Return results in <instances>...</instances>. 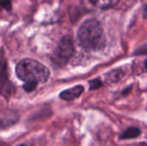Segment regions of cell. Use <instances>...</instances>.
<instances>
[{"mask_svg":"<svg viewBox=\"0 0 147 146\" xmlns=\"http://www.w3.org/2000/svg\"><path fill=\"white\" fill-rule=\"evenodd\" d=\"M79 45L88 51H99L105 46L104 31L96 19L86 20L78 31Z\"/></svg>","mask_w":147,"mask_h":146,"instance_id":"obj_1","label":"cell"},{"mask_svg":"<svg viewBox=\"0 0 147 146\" xmlns=\"http://www.w3.org/2000/svg\"><path fill=\"white\" fill-rule=\"evenodd\" d=\"M16 73L17 77L25 83H45L47 81L50 71L49 69L41 63L31 59H25L21 60L16 68Z\"/></svg>","mask_w":147,"mask_h":146,"instance_id":"obj_2","label":"cell"},{"mask_svg":"<svg viewBox=\"0 0 147 146\" xmlns=\"http://www.w3.org/2000/svg\"><path fill=\"white\" fill-rule=\"evenodd\" d=\"M74 50V44L71 38L69 36H65L59 43L54 52L53 59L55 62V64L60 66L65 65L72 57Z\"/></svg>","mask_w":147,"mask_h":146,"instance_id":"obj_3","label":"cell"},{"mask_svg":"<svg viewBox=\"0 0 147 146\" xmlns=\"http://www.w3.org/2000/svg\"><path fill=\"white\" fill-rule=\"evenodd\" d=\"M0 92L5 98H9L15 92L14 85L9 80L7 60L3 50H0Z\"/></svg>","mask_w":147,"mask_h":146,"instance_id":"obj_4","label":"cell"},{"mask_svg":"<svg viewBox=\"0 0 147 146\" xmlns=\"http://www.w3.org/2000/svg\"><path fill=\"white\" fill-rule=\"evenodd\" d=\"M84 91V87L81 85L75 86L71 89H68L60 93L59 97L65 101H72L81 96Z\"/></svg>","mask_w":147,"mask_h":146,"instance_id":"obj_5","label":"cell"},{"mask_svg":"<svg viewBox=\"0 0 147 146\" xmlns=\"http://www.w3.org/2000/svg\"><path fill=\"white\" fill-rule=\"evenodd\" d=\"M18 120V116L14 114H4L2 118H0V128L9 127L14 124H16Z\"/></svg>","mask_w":147,"mask_h":146,"instance_id":"obj_6","label":"cell"},{"mask_svg":"<svg viewBox=\"0 0 147 146\" xmlns=\"http://www.w3.org/2000/svg\"><path fill=\"white\" fill-rule=\"evenodd\" d=\"M83 2L94 9H106L113 3V0H83Z\"/></svg>","mask_w":147,"mask_h":146,"instance_id":"obj_7","label":"cell"},{"mask_svg":"<svg viewBox=\"0 0 147 146\" xmlns=\"http://www.w3.org/2000/svg\"><path fill=\"white\" fill-rule=\"evenodd\" d=\"M125 75V71L121 69H115L111 71H109L106 75V78L109 82H117L121 80Z\"/></svg>","mask_w":147,"mask_h":146,"instance_id":"obj_8","label":"cell"},{"mask_svg":"<svg viewBox=\"0 0 147 146\" xmlns=\"http://www.w3.org/2000/svg\"><path fill=\"white\" fill-rule=\"evenodd\" d=\"M140 133V130L137 129L136 127H131L129 128L122 136V138H125V139H129V138H133V137H136L138 134Z\"/></svg>","mask_w":147,"mask_h":146,"instance_id":"obj_9","label":"cell"},{"mask_svg":"<svg viewBox=\"0 0 147 146\" xmlns=\"http://www.w3.org/2000/svg\"><path fill=\"white\" fill-rule=\"evenodd\" d=\"M102 85V83L100 78H96L93 79L92 81L90 82V89H99Z\"/></svg>","mask_w":147,"mask_h":146,"instance_id":"obj_10","label":"cell"},{"mask_svg":"<svg viewBox=\"0 0 147 146\" xmlns=\"http://www.w3.org/2000/svg\"><path fill=\"white\" fill-rule=\"evenodd\" d=\"M37 83H34V82H27L24 85H23V89L26 92H31L34 89H35V88L37 87Z\"/></svg>","mask_w":147,"mask_h":146,"instance_id":"obj_11","label":"cell"},{"mask_svg":"<svg viewBox=\"0 0 147 146\" xmlns=\"http://www.w3.org/2000/svg\"><path fill=\"white\" fill-rule=\"evenodd\" d=\"M11 8V2L10 0H0V9H5L9 10Z\"/></svg>","mask_w":147,"mask_h":146,"instance_id":"obj_12","label":"cell"},{"mask_svg":"<svg viewBox=\"0 0 147 146\" xmlns=\"http://www.w3.org/2000/svg\"><path fill=\"white\" fill-rule=\"evenodd\" d=\"M0 146H10L6 142H0Z\"/></svg>","mask_w":147,"mask_h":146,"instance_id":"obj_13","label":"cell"},{"mask_svg":"<svg viewBox=\"0 0 147 146\" xmlns=\"http://www.w3.org/2000/svg\"><path fill=\"white\" fill-rule=\"evenodd\" d=\"M17 146H28V145H17Z\"/></svg>","mask_w":147,"mask_h":146,"instance_id":"obj_14","label":"cell"},{"mask_svg":"<svg viewBox=\"0 0 147 146\" xmlns=\"http://www.w3.org/2000/svg\"><path fill=\"white\" fill-rule=\"evenodd\" d=\"M145 10H146V12H147V5L146 6V8H145Z\"/></svg>","mask_w":147,"mask_h":146,"instance_id":"obj_15","label":"cell"},{"mask_svg":"<svg viewBox=\"0 0 147 146\" xmlns=\"http://www.w3.org/2000/svg\"><path fill=\"white\" fill-rule=\"evenodd\" d=\"M146 69H147V60L146 61Z\"/></svg>","mask_w":147,"mask_h":146,"instance_id":"obj_16","label":"cell"}]
</instances>
